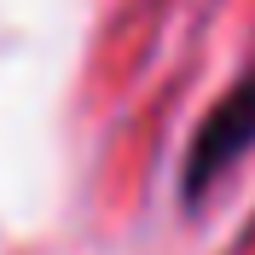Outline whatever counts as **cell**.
I'll use <instances>...</instances> for the list:
<instances>
[{
  "label": "cell",
  "mask_w": 255,
  "mask_h": 255,
  "mask_svg": "<svg viewBox=\"0 0 255 255\" xmlns=\"http://www.w3.org/2000/svg\"><path fill=\"white\" fill-rule=\"evenodd\" d=\"M250 145H255V70H244V76L215 99V111L197 122V133H191V145H186V162H180V197H186V209L203 203V191L215 186Z\"/></svg>",
  "instance_id": "obj_1"
}]
</instances>
